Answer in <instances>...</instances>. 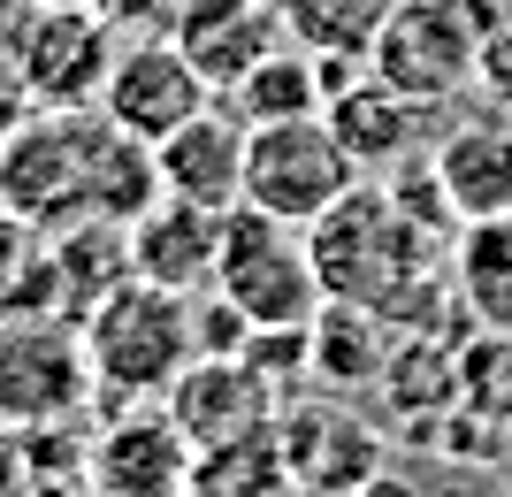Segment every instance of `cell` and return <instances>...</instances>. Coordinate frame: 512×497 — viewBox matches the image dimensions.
Masks as SVG:
<instances>
[{
	"label": "cell",
	"mask_w": 512,
	"mask_h": 497,
	"mask_svg": "<svg viewBox=\"0 0 512 497\" xmlns=\"http://www.w3.org/2000/svg\"><path fill=\"white\" fill-rule=\"evenodd\" d=\"M306 253H314L321 299H352L383 314L390 329L428 322L436 283H444V238H428L421 222L390 199V184H352L321 222H306Z\"/></svg>",
	"instance_id": "6da1fadb"
},
{
	"label": "cell",
	"mask_w": 512,
	"mask_h": 497,
	"mask_svg": "<svg viewBox=\"0 0 512 497\" xmlns=\"http://www.w3.org/2000/svg\"><path fill=\"white\" fill-rule=\"evenodd\" d=\"M85 352H92V375H100V390L115 406H153V398L176 390V375L192 368V360H207L199 299L123 276L85 314Z\"/></svg>",
	"instance_id": "7a4b0ae2"
},
{
	"label": "cell",
	"mask_w": 512,
	"mask_h": 497,
	"mask_svg": "<svg viewBox=\"0 0 512 497\" xmlns=\"http://www.w3.org/2000/svg\"><path fill=\"white\" fill-rule=\"evenodd\" d=\"M92 138H100V108L16 115L0 130V215L39 238L92 222Z\"/></svg>",
	"instance_id": "3957f363"
},
{
	"label": "cell",
	"mask_w": 512,
	"mask_h": 497,
	"mask_svg": "<svg viewBox=\"0 0 512 497\" xmlns=\"http://www.w3.org/2000/svg\"><path fill=\"white\" fill-rule=\"evenodd\" d=\"M92 398H100V375L85 352V322H69L54 306L0 314V421H8V436L69 429Z\"/></svg>",
	"instance_id": "277c9868"
},
{
	"label": "cell",
	"mask_w": 512,
	"mask_h": 497,
	"mask_svg": "<svg viewBox=\"0 0 512 497\" xmlns=\"http://www.w3.org/2000/svg\"><path fill=\"white\" fill-rule=\"evenodd\" d=\"M214 299L237 306L245 329H306L321 306L306 230L268 222L260 207H230L222 215V260H214Z\"/></svg>",
	"instance_id": "5b68a950"
},
{
	"label": "cell",
	"mask_w": 512,
	"mask_h": 497,
	"mask_svg": "<svg viewBox=\"0 0 512 497\" xmlns=\"http://www.w3.org/2000/svg\"><path fill=\"white\" fill-rule=\"evenodd\" d=\"M360 184V161L344 153L329 115H299V123H253L245 130V207L268 222H321L344 192Z\"/></svg>",
	"instance_id": "8992f818"
},
{
	"label": "cell",
	"mask_w": 512,
	"mask_h": 497,
	"mask_svg": "<svg viewBox=\"0 0 512 497\" xmlns=\"http://www.w3.org/2000/svg\"><path fill=\"white\" fill-rule=\"evenodd\" d=\"M474 46L482 31H474L467 0H398L383 39L367 46V69L421 108H444L474 85Z\"/></svg>",
	"instance_id": "52a82bcc"
},
{
	"label": "cell",
	"mask_w": 512,
	"mask_h": 497,
	"mask_svg": "<svg viewBox=\"0 0 512 497\" xmlns=\"http://www.w3.org/2000/svg\"><path fill=\"white\" fill-rule=\"evenodd\" d=\"M16 85L31 108H92L115 62V23L100 8H62V0H31L23 39H8Z\"/></svg>",
	"instance_id": "ba28073f"
},
{
	"label": "cell",
	"mask_w": 512,
	"mask_h": 497,
	"mask_svg": "<svg viewBox=\"0 0 512 497\" xmlns=\"http://www.w3.org/2000/svg\"><path fill=\"white\" fill-rule=\"evenodd\" d=\"M276 452H283V475L314 497H360L367 482L383 475V436L367 413H352L337 390L321 398H283L276 406Z\"/></svg>",
	"instance_id": "9c48e42d"
},
{
	"label": "cell",
	"mask_w": 512,
	"mask_h": 497,
	"mask_svg": "<svg viewBox=\"0 0 512 497\" xmlns=\"http://www.w3.org/2000/svg\"><path fill=\"white\" fill-rule=\"evenodd\" d=\"M92 108L107 115L115 130H130V138H146V146H161L169 130H184L199 108H214V85L192 69V54L169 39V31H146V39L115 46V62H107V85Z\"/></svg>",
	"instance_id": "30bf717a"
},
{
	"label": "cell",
	"mask_w": 512,
	"mask_h": 497,
	"mask_svg": "<svg viewBox=\"0 0 512 497\" xmlns=\"http://www.w3.org/2000/svg\"><path fill=\"white\" fill-rule=\"evenodd\" d=\"M85 482L92 497H192L199 490V444L176 429V413L161 406H123L107 429L85 444Z\"/></svg>",
	"instance_id": "8fae6325"
},
{
	"label": "cell",
	"mask_w": 512,
	"mask_h": 497,
	"mask_svg": "<svg viewBox=\"0 0 512 497\" xmlns=\"http://www.w3.org/2000/svg\"><path fill=\"white\" fill-rule=\"evenodd\" d=\"M161 406H169L176 429L199 444V459H214V452H237V444H253V436L276 429L283 398L260 383L237 352H207V360H192V368L176 375V390Z\"/></svg>",
	"instance_id": "7c38bea8"
},
{
	"label": "cell",
	"mask_w": 512,
	"mask_h": 497,
	"mask_svg": "<svg viewBox=\"0 0 512 497\" xmlns=\"http://www.w3.org/2000/svg\"><path fill=\"white\" fill-rule=\"evenodd\" d=\"M329 130L344 138V153L360 161V176H383L398 161H413L421 146V100H406L398 85H383L367 62H329Z\"/></svg>",
	"instance_id": "4fadbf2b"
},
{
	"label": "cell",
	"mask_w": 512,
	"mask_h": 497,
	"mask_svg": "<svg viewBox=\"0 0 512 497\" xmlns=\"http://www.w3.org/2000/svg\"><path fill=\"white\" fill-rule=\"evenodd\" d=\"M153 169H161L169 199L230 215V207H245V123L230 108H199L184 130H169L153 146Z\"/></svg>",
	"instance_id": "5bb4252c"
},
{
	"label": "cell",
	"mask_w": 512,
	"mask_h": 497,
	"mask_svg": "<svg viewBox=\"0 0 512 497\" xmlns=\"http://www.w3.org/2000/svg\"><path fill=\"white\" fill-rule=\"evenodd\" d=\"M214 260H222V215H207V207H184L161 192L130 222V276L138 283L199 299V291H214Z\"/></svg>",
	"instance_id": "9a60e30c"
},
{
	"label": "cell",
	"mask_w": 512,
	"mask_h": 497,
	"mask_svg": "<svg viewBox=\"0 0 512 497\" xmlns=\"http://www.w3.org/2000/svg\"><path fill=\"white\" fill-rule=\"evenodd\" d=\"M169 39L192 54V69L214 85V100H222V92H230L260 54H276L291 31H283L276 0H192V8L176 16Z\"/></svg>",
	"instance_id": "2e32d148"
},
{
	"label": "cell",
	"mask_w": 512,
	"mask_h": 497,
	"mask_svg": "<svg viewBox=\"0 0 512 497\" xmlns=\"http://www.w3.org/2000/svg\"><path fill=\"white\" fill-rule=\"evenodd\" d=\"M428 169H436L459 222L512 215V108L467 115L459 130H444V146L428 153Z\"/></svg>",
	"instance_id": "e0dca14e"
},
{
	"label": "cell",
	"mask_w": 512,
	"mask_h": 497,
	"mask_svg": "<svg viewBox=\"0 0 512 497\" xmlns=\"http://www.w3.org/2000/svg\"><path fill=\"white\" fill-rule=\"evenodd\" d=\"M390 352H398L390 322L352 299H321L314 322H306V375L321 390H337V398L344 390H375L390 375Z\"/></svg>",
	"instance_id": "ac0fdd59"
},
{
	"label": "cell",
	"mask_w": 512,
	"mask_h": 497,
	"mask_svg": "<svg viewBox=\"0 0 512 497\" xmlns=\"http://www.w3.org/2000/svg\"><path fill=\"white\" fill-rule=\"evenodd\" d=\"M222 108H230L245 130H253V123H299V115H321V108H329V62H321L314 46L283 39L276 54H260V62L222 92Z\"/></svg>",
	"instance_id": "d6986e66"
},
{
	"label": "cell",
	"mask_w": 512,
	"mask_h": 497,
	"mask_svg": "<svg viewBox=\"0 0 512 497\" xmlns=\"http://www.w3.org/2000/svg\"><path fill=\"white\" fill-rule=\"evenodd\" d=\"M451 291L482 329H505L512 337V215L467 222L459 245H451Z\"/></svg>",
	"instance_id": "ffe728a7"
},
{
	"label": "cell",
	"mask_w": 512,
	"mask_h": 497,
	"mask_svg": "<svg viewBox=\"0 0 512 497\" xmlns=\"http://www.w3.org/2000/svg\"><path fill=\"white\" fill-rule=\"evenodd\" d=\"M398 0H276L283 31L314 46L321 62H367V46L383 39V23Z\"/></svg>",
	"instance_id": "44dd1931"
},
{
	"label": "cell",
	"mask_w": 512,
	"mask_h": 497,
	"mask_svg": "<svg viewBox=\"0 0 512 497\" xmlns=\"http://www.w3.org/2000/svg\"><path fill=\"white\" fill-rule=\"evenodd\" d=\"M474 85L490 92L497 108H512V23L482 31V46H474Z\"/></svg>",
	"instance_id": "7402d4cb"
},
{
	"label": "cell",
	"mask_w": 512,
	"mask_h": 497,
	"mask_svg": "<svg viewBox=\"0 0 512 497\" xmlns=\"http://www.w3.org/2000/svg\"><path fill=\"white\" fill-rule=\"evenodd\" d=\"M62 8H100V0H62Z\"/></svg>",
	"instance_id": "603a6c76"
},
{
	"label": "cell",
	"mask_w": 512,
	"mask_h": 497,
	"mask_svg": "<svg viewBox=\"0 0 512 497\" xmlns=\"http://www.w3.org/2000/svg\"><path fill=\"white\" fill-rule=\"evenodd\" d=\"M0 444H8V421H0Z\"/></svg>",
	"instance_id": "cb8c5ba5"
}]
</instances>
